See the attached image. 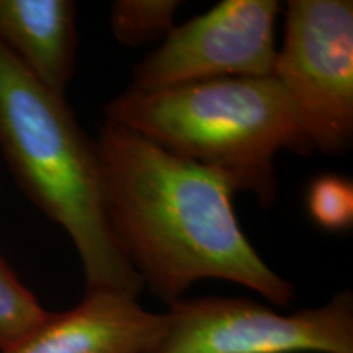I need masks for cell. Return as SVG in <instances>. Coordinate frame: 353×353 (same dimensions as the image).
Masks as SVG:
<instances>
[{
    "label": "cell",
    "instance_id": "7",
    "mask_svg": "<svg viewBox=\"0 0 353 353\" xmlns=\"http://www.w3.org/2000/svg\"><path fill=\"white\" fill-rule=\"evenodd\" d=\"M165 327V312L148 311L138 296L113 290L85 291L77 306L50 312L3 353H151Z\"/></svg>",
    "mask_w": 353,
    "mask_h": 353
},
{
    "label": "cell",
    "instance_id": "1",
    "mask_svg": "<svg viewBox=\"0 0 353 353\" xmlns=\"http://www.w3.org/2000/svg\"><path fill=\"white\" fill-rule=\"evenodd\" d=\"M110 226L143 286L167 304L206 278L232 281L290 306L296 288L273 272L242 231L234 188L125 126L105 121L99 139Z\"/></svg>",
    "mask_w": 353,
    "mask_h": 353
},
{
    "label": "cell",
    "instance_id": "5",
    "mask_svg": "<svg viewBox=\"0 0 353 353\" xmlns=\"http://www.w3.org/2000/svg\"><path fill=\"white\" fill-rule=\"evenodd\" d=\"M165 317L151 353H353L350 291L291 314L249 298H182Z\"/></svg>",
    "mask_w": 353,
    "mask_h": 353
},
{
    "label": "cell",
    "instance_id": "10",
    "mask_svg": "<svg viewBox=\"0 0 353 353\" xmlns=\"http://www.w3.org/2000/svg\"><path fill=\"white\" fill-rule=\"evenodd\" d=\"M37 296L0 255V353L8 352L46 319Z\"/></svg>",
    "mask_w": 353,
    "mask_h": 353
},
{
    "label": "cell",
    "instance_id": "3",
    "mask_svg": "<svg viewBox=\"0 0 353 353\" xmlns=\"http://www.w3.org/2000/svg\"><path fill=\"white\" fill-rule=\"evenodd\" d=\"M105 117L174 156L218 172L234 192L250 193L265 208L276 200V152L312 154L285 88L273 76L154 92L126 88L108 101Z\"/></svg>",
    "mask_w": 353,
    "mask_h": 353
},
{
    "label": "cell",
    "instance_id": "2",
    "mask_svg": "<svg viewBox=\"0 0 353 353\" xmlns=\"http://www.w3.org/2000/svg\"><path fill=\"white\" fill-rule=\"evenodd\" d=\"M0 151L25 195L76 245L85 291L138 296L144 286L110 226L95 141L65 97L48 90L2 46Z\"/></svg>",
    "mask_w": 353,
    "mask_h": 353
},
{
    "label": "cell",
    "instance_id": "11",
    "mask_svg": "<svg viewBox=\"0 0 353 353\" xmlns=\"http://www.w3.org/2000/svg\"><path fill=\"white\" fill-rule=\"evenodd\" d=\"M307 211L325 231H347L353 226V183L335 174L317 175L307 190Z\"/></svg>",
    "mask_w": 353,
    "mask_h": 353
},
{
    "label": "cell",
    "instance_id": "9",
    "mask_svg": "<svg viewBox=\"0 0 353 353\" xmlns=\"http://www.w3.org/2000/svg\"><path fill=\"white\" fill-rule=\"evenodd\" d=\"M176 0H114L108 25L113 38L128 48L164 41L175 28Z\"/></svg>",
    "mask_w": 353,
    "mask_h": 353
},
{
    "label": "cell",
    "instance_id": "8",
    "mask_svg": "<svg viewBox=\"0 0 353 353\" xmlns=\"http://www.w3.org/2000/svg\"><path fill=\"white\" fill-rule=\"evenodd\" d=\"M77 44L70 0H0V46L52 94L65 97Z\"/></svg>",
    "mask_w": 353,
    "mask_h": 353
},
{
    "label": "cell",
    "instance_id": "4",
    "mask_svg": "<svg viewBox=\"0 0 353 353\" xmlns=\"http://www.w3.org/2000/svg\"><path fill=\"white\" fill-rule=\"evenodd\" d=\"M272 76L285 88L312 152H347L353 141L352 0H290Z\"/></svg>",
    "mask_w": 353,
    "mask_h": 353
},
{
    "label": "cell",
    "instance_id": "6",
    "mask_svg": "<svg viewBox=\"0 0 353 353\" xmlns=\"http://www.w3.org/2000/svg\"><path fill=\"white\" fill-rule=\"evenodd\" d=\"M276 0H223L175 26L132 72L134 92L231 77H268L276 61Z\"/></svg>",
    "mask_w": 353,
    "mask_h": 353
}]
</instances>
